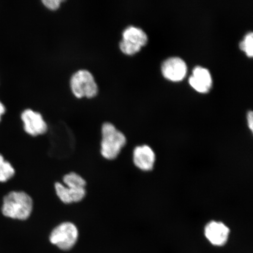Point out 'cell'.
Instances as JSON below:
<instances>
[{
    "label": "cell",
    "instance_id": "cell-1",
    "mask_svg": "<svg viewBox=\"0 0 253 253\" xmlns=\"http://www.w3.org/2000/svg\"><path fill=\"white\" fill-rule=\"evenodd\" d=\"M33 199L26 193L12 191L3 199L1 212L10 219L25 220L30 216L33 211Z\"/></svg>",
    "mask_w": 253,
    "mask_h": 253
},
{
    "label": "cell",
    "instance_id": "cell-2",
    "mask_svg": "<svg viewBox=\"0 0 253 253\" xmlns=\"http://www.w3.org/2000/svg\"><path fill=\"white\" fill-rule=\"evenodd\" d=\"M102 135L101 154L107 160H115L126 144V136L110 123H104Z\"/></svg>",
    "mask_w": 253,
    "mask_h": 253
},
{
    "label": "cell",
    "instance_id": "cell-3",
    "mask_svg": "<svg viewBox=\"0 0 253 253\" xmlns=\"http://www.w3.org/2000/svg\"><path fill=\"white\" fill-rule=\"evenodd\" d=\"M73 94L79 99L82 97L93 98L98 93V86L92 74L87 70L75 73L71 79Z\"/></svg>",
    "mask_w": 253,
    "mask_h": 253
},
{
    "label": "cell",
    "instance_id": "cell-4",
    "mask_svg": "<svg viewBox=\"0 0 253 253\" xmlns=\"http://www.w3.org/2000/svg\"><path fill=\"white\" fill-rule=\"evenodd\" d=\"M78 238V230L74 224L65 222L55 227L49 237L50 242L63 251L71 249Z\"/></svg>",
    "mask_w": 253,
    "mask_h": 253
},
{
    "label": "cell",
    "instance_id": "cell-5",
    "mask_svg": "<svg viewBox=\"0 0 253 253\" xmlns=\"http://www.w3.org/2000/svg\"><path fill=\"white\" fill-rule=\"evenodd\" d=\"M147 34L141 28L129 26L123 31L120 48L126 55H134L147 43Z\"/></svg>",
    "mask_w": 253,
    "mask_h": 253
},
{
    "label": "cell",
    "instance_id": "cell-6",
    "mask_svg": "<svg viewBox=\"0 0 253 253\" xmlns=\"http://www.w3.org/2000/svg\"><path fill=\"white\" fill-rule=\"evenodd\" d=\"M230 230L225 224L221 221H211L205 226V239L215 248H223L229 240Z\"/></svg>",
    "mask_w": 253,
    "mask_h": 253
},
{
    "label": "cell",
    "instance_id": "cell-7",
    "mask_svg": "<svg viewBox=\"0 0 253 253\" xmlns=\"http://www.w3.org/2000/svg\"><path fill=\"white\" fill-rule=\"evenodd\" d=\"M21 118L24 123V128L27 134L37 136L45 134L47 126L40 113L31 109H26L21 114Z\"/></svg>",
    "mask_w": 253,
    "mask_h": 253
},
{
    "label": "cell",
    "instance_id": "cell-8",
    "mask_svg": "<svg viewBox=\"0 0 253 253\" xmlns=\"http://www.w3.org/2000/svg\"><path fill=\"white\" fill-rule=\"evenodd\" d=\"M164 77L172 81H179L184 78L187 66L181 58L171 57L164 62L161 67Z\"/></svg>",
    "mask_w": 253,
    "mask_h": 253
},
{
    "label": "cell",
    "instance_id": "cell-9",
    "mask_svg": "<svg viewBox=\"0 0 253 253\" xmlns=\"http://www.w3.org/2000/svg\"><path fill=\"white\" fill-rule=\"evenodd\" d=\"M156 156L153 149L147 145L135 147L133 151L134 165L143 171H150L153 169Z\"/></svg>",
    "mask_w": 253,
    "mask_h": 253
},
{
    "label": "cell",
    "instance_id": "cell-10",
    "mask_svg": "<svg viewBox=\"0 0 253 253\" xmlns=\"http://www.w3.org/2000/svg\"><path fill=\"white\" fill-rule=\"evenodd\" d=\"M191 86L200 93H207L211 89L212 79L207 69L197 66L193 70V74L189 78Z\"/></svg>",
    "mask_w": 253,
    "mask_h": 253
},
{
    "label": "cell",
    "instance_id": "cell-11",
    "mask_svg": "<svg viewBox=\"0 0 253 253\" xmlns=\"http://www.w3.org/2000/svg\"><path fill=\"white\" fill-rule=\"evenodd\" d=\"M55 188L56 195L61 201L66 204L80 202L86 195L85 188L68 187L59 182L55 183Z\"/></svg>",
    "mask_w": 253,
    "mask_h": 253
},
{
    "label": "cell",
    "instance_id": "cell-12",
    "mask_svg": "<svg viewBox=\"0 0 253 253\" xmlns=\"http://www.w3.org/2000/svg\"><path fill=\"white\" fill-rule=\"evenodd\" d=\"M15 175V169L10 163L0 154V182H6Z\"/></svg>",
    "mask_w": 253,
    "mask_h": 253
},
{
    "label": "cell",
    "instance_id": "cell-13",
    "mask_svg": "<svg viewBox=\"0 0 253 253\" xmlns=\"http://www.w3.org/2000/svg\"><path fill=\"white\" fill-rule=\"evenodd\" d=\"M63 183L68 187L74 188H85L86 183L85 180L78 173L71 172L63 177Z\"/></svg>",
    "mask_w": 253,
    "mask_h": 253
},
{
    "label": "cell",
    "instance_id": "cell-14",
    "mask_svg": "<svg viewBox=\"0 0 253 253\" xmlns=\"http://www.w3.org/2000/svg\"><path fill=\"white\" fill-rule=\"evenodd\" d=\"M253 34L252 32L246 35L244 40L240 43V47L243 51L245 52L247 55L252 57L253 55Z\"/></svg>",
    "mask_w": 253,
    "mask_h": 253
},
{
    "label": "cell",
    "instance_id": "cell-15",
    "mask_svg": "<svg viewBox=\"0 0 253 253\" xmlns=\"http://www.w3.org/2000/svg\"><path fill=\"white\" fill-rule=\"evenodd\" d=\"M43 5L50 10H56L58 9L62 2V0H43Z\"/></svg>",
    "mask_w": 253,
    "mask_h": 253
},
{
    "label": "cell",
    "instance_id": "cell-16",
    "mask_svg": "<svg viewBox=\"0 0 253 253\" xmlns=\"http://www.w3.org/2000/svg\"><path fill=\"white\" fill-rule=\"evenodd\" d=\"M252 111H250L248 114V122L250 129L253 131V116Z\"/></svg>",
    "mask_w": 253,
    "mask_h": 253
},
{
    "label": "cell",
    "instance_id": "cell-17",
    "mask_svg": "<svg viewBox=\"0 0 253 253\" xmlns=\"http://www.w3.org/2000/svg\"><path fill=\"white\" fill-rule=\"evenodd\" d=\"M6 112V107L4 104L0 100V122H1L2 116H4Z\"/></svg>",
    "mask_w": 253,
    "mask_h": 253
}]
</instances>
